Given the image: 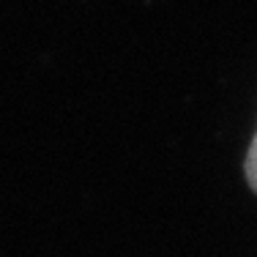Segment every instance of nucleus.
Returning a JSON list of instances; mask_svg holds the SVG:
<instances>
[{
  "label": "nucleus",
  "instance_id": "obj_1",
  "mask_svg": "<svg viewBox=\"0 0 257 257\" xmlns=\"http://www.w3.org/2000/svg\"><path fill=\"white\" fill-rule=\"evenodd\" d=\"M246 181L257 194V132H254V140H252V148H249V154H246Z\"/></svg>",
  "mask_w": 257,
  "mask_h": 257
}]
</instances>
